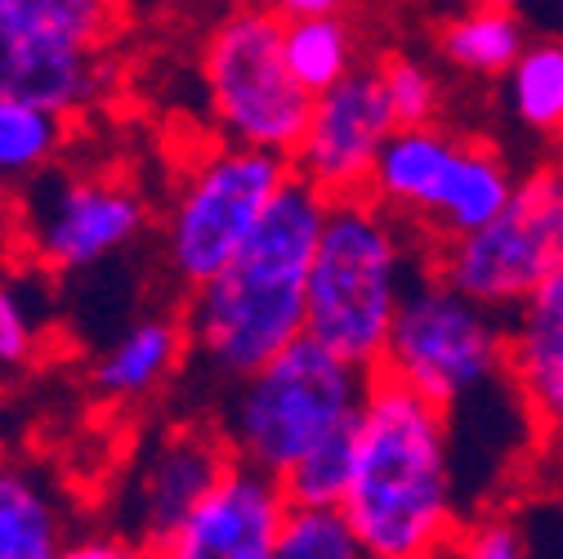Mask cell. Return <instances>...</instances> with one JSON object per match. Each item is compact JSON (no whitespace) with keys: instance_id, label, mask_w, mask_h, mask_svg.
Listing matches in <instances>:
<instances>
[{"instance_id":"cell-1","label":"cell","mask_w":563,"mask_h":559,"mask_svg":"<svg viewBox=\"0 0 563 559\" xmlns=\"http://www.w3.org/2000/svg\"><path fill=\"white\" fill-rule=\"evenodd\" d=\"M331 197L291 175L233 264L188 292L184 327L192 372L229 390L287 344L309 336V268Z\"/></svg>"},{"instance_id":"cell-2","label":"cell","mask_w":563,"mask_h":559,"mask_svg":"<svg viewBox=\"0 0 563 559\" xmlns=\"http://www.w3.org/2000/svg\"><path fill=\"white\" fill-rule=\"evenodd\" d=\"M340 511L372 559H448L465 524L452 412L376 372Z\"/></svg>"},{"instance_id":"cell-3","label":"cell","mask_w":563,"mask_h":559,"mask_svg":"<svg viewBox=\"0 0 563 559\" xmlns=\"http://www.w3.org/2000/svg\"><path fill=\"white\" fill-rule=\"evenodd\" d=\"M420 273L416 233L372 193L331 197L309 268V336L376 372Z\"/></svg>"},{"instance_id":"cell-4","label":"cell","mask_w":563,"mask_h":559,"mask_svg":"<svg viewBox=\"0 0 563 559\" xmlns=\"http://www.w3.org/2000/svg\"><path fill=\"white\" fill-rule=\"evenodd\" d=\"M372 376V368L300 336L277 359L220 390L210 421L229 439L238 465L282 479L305 452L358 430Z\"/></svg>"},{"instance_id":"cell-5","label":"cell","mask_w":563,"mask_h":559,"mask_svg":"<svg viewBox=\"0 0 563 559\" xmlns=\"http://www.w3.org/2000/svg\"><path fill=\"white\" fill-rule=\"evenodd\" d=\"M515 188L519 175L497 144L452 134L439 121L398 125L367 184V193L430 251L497 220Z\"/></svg>"},{"instance_id":"cell-6","label":"cell","mask_w":563,"mask_h":559,"mask_svg":"<svg viewBox=\"0 0 563 559\" xmlns=\"http://www.w3.org/2000/svg\"><path fill=\"white\" fill-rule=\"evenodd\" d=\"M282 23L287 19L264 0H246L220 14L201 36L197 77L216 139L296 157L309 130L313 95L291 77L282 54Z\"/></svg>"},{"instance_id":"cell-7","label":"cell","mask_w":563,"mask_h":559,"mask_svg":"<svg viewBox=\"0 0 563 559\" xmlns=\"http://www.w3.org/2000/svg\"><path fill=\"white\" fill-rule=\"evenodd\" d=\"M291 175V157L224 139L188 157L162 216V264L170 283L179 292H197L220 277Z\"/></svg>"},{"instance_id":"cell-8","label":"cell","mask_w":563,"mask_h":559,"mask_svg":"<svg viewBox=\"0 0 563 559\" xmlns=\"http://www.w3.org/2000/svg\"><path fill=\"white\" fill-rule=\"evenodd\" d=\"M376 372L443 403L448 412L510 381V322L426 268L411 283Z\"/></svg>"},{"instance_id":"cell-9","label":"cell","mask_w":563,"mask_h":559,"mask_svg":"<svg viewBox=\"0 0 563 559\" xmlns=\"http://www.w3.org/2000/svg\"><path fill=\"white\" fill-rule=\"evenodd\" d=\"M563 264V175L537 166L519 175L497 220L430 251V268L470 300L510 314Z\"/></svg>"},{"instance_id":"cell-10","label":"cell","mask_w":563,"mask_h":559,"mask_svg":"<svg viewBox=\"0 0 563 559\" xmlns=\"http://www.w3.org/2000/svg\"><path fill=\"white\" fill-rule=\"evenodd\" d=\"M153 229V206L117 171H63L32 184L23 206V246L36 268L86 273L125 255Z\"/></svg>"},{"instance_id":"cell-11","label":"cell","mask_w":563,"mask_h":559,"mask_svg":"<svg viewBox=\"0 0 563 559\" xmlns=\"http://www.w3.org/2000/svg\"><path fill=\"white\" fill-rule=\"evenodd\" d=\"M233 465L238 457L216 421L157 426L130 448L121 474L112 479L108 524L162 546L197 515V506L229 479Z\"/></svg>"},{"instance_id":"cell-12","label":"cell","mask_w":563,"mask_h":559,"mask_svg":"<svg viewBox=\"0 0 563 559\" xmlns=\"http://www.w3.org/2000/svg\"><path fill=\"white\" fill-rule=\"evenodd\" d=\"M398 130L394 108L385 99L376 63H363L354 77H344L327 95L313 99L309 130L291 157L296 175L322 188L327 197L367 193L372 171L389 134Z\"/></svg>"},{"instance_id":"cell-13","label":"cell","mask_w":563,"mask_h":559,"mask_svg":"<svg viewBox=\"0 0 563 559\" xmlns=\"http://www.w3.org/2000/svg\"><path fill=\"white\" fill-rule=\"evenodd\" d=\"M287 506L291 502L273 474L233 465L229 479L197 506V515L157 546V555L162 559H273Z\"/></svg>"},{"instance_id":"cell-14","label":"cell","mask_w":563,"mask_h":559,"mask_svg":"<svg viewBox=\"0 0 563 559\" xmlns=\"http://www.w3.org/2000/svg\"><path fill=\"white\" fill-rule=\"evenodd\" d=\"M112 90V63L103 50L67 45L19 32L0 19V95L32 99L63 117L90 112Z\"/></svg>"},{"instance_id":"cell-15","label":"cell","mask_w":563,"mask_h":559,"mask_svg":"<svg viewBox=\"0 0 563 559\" xmlns=\"http://www.w3.org/2000/svg\"><path fill=\"white\" fill-rule=\"evenodd\" d=\"M510 390L537 435L563 443V264L510 309Z\"/></svg>"},{"instance_id":"cell-16","label":"cell","mask_w":563,"mask_h":559,"mask_svg":"<svg viewBox=\"0 0 563 559\" xmlns=\"http://www.w3.org/2000/svg\"><path fill=\"white\" fill-rule=\"evenodd\" d=\"M184 368H192L184 314H139L90 363V394L108 407H139L175 385Z\"/></svg>"},{"instance_id":"cell-17","label":"cell","mask_w":563,"mask_h":559,"mask_svg":"<svg viewBox=\"0 0 563 559\" xmlns=\"http://www.w3.org/2000/svg\"><path fill=\"white\" fill-rule=\"evenodd\" d=\"M77 519V497L45 461L0 452V559H58Z\"/></svg>"},{"instance_id":"cell-18","label":"cell","mask_w":563,"mask_h":559,"mask_svg":"<svg viewBox=\"0 0 563 559\" xmlns=\"http://www.w3.org/2000/svg\"><path fill=\"white\" fill-rule=\"evenodd\" d=\"M282 54L291 77L318 99L363 67V36L349 14H305L282 23Z\"/></svg>"},{"instance_id":"cell-19","label":"cell","mask_w":563,"mask_h":559,"mask_svg":"<svg viewBox=\"0 0 563 559\" xmlns=\"http://www.w3.org/2000/svg\"><path fill=\"white\" fill-rule=\"evenodd\" d=\"M439 58L461 77H506L515 58L528 50V32L523 19L515 10H483L470 6L461 14H452L439 36H434Z\"/></svg>"},{"instance_id":"cell-20","label":"cell","mask_w":563,"mask_h":559,"mask_svg":"<svg viewBox=\"0 0 563 559\" xmlns=\"http://www.w3.org/2000/svg\"><path fill=\"white\" fill-rule=\"evenodd\" d=\"M510 117L550 144H563V36L528 41L515 67L501 77Z\"/></svg>"},{"instance_id":"cell-21","label":"cell","mask_w":563,"mask_h":559,"mask_svg":"<svg viewBox=\"0 0 563 559\" xmlns=\"http://www.w3.org/2000/svg\"><path fill=\"white\" fill-rule=\"evenodd\" d=\"M67 121L73 117L45 103L0 95V184L45 175L67 139Z\"/></svg>"},{"instance_id":"cell-22","label":"cell","mask_w":563,"mask_h":559,"mask_svg":"<svg viewBox=\"0 0 563 559\" xmlns=\"http://www.w3.org/2000/svg\"><path fill=\"white\" fill-rule=\"evenodd\" d=\"M0 19L32 36L108 50L121 28V0H0Z\"/></svg>"},{"instance_id":"cell-23","label":"cell","mask_w":563,"mask_h":559,"mask_svg":"<svg viewBox=\"0 0 563 559\" xmlns=\"http://www.w3.org/2000/svg\"><path fill=\"white\" fill-rule=\"evenodd\" d=\"M273 559H372L340 506H287Z\"/></svg>"},{"instance_id":"cell-24","label":"cell","mask_w":563,"mask_h":559,"mask_svg":"<svg viewBox=\"0 0 563 559\" xmlns=\"http://www.w3.org/2000/svg\"><path fill=\"white\" fill-rule=\"evenodd\" d=\"M41 309L23 277H0V390H10L41 363Z\"/></svg>"},{"instance_id":"cell-25","label":"cell","mask_w":563,"mask_h":559,"mask_svg":"<svg viewBox=\"0 0 563 559\" xmlns=\"http://www.w3.org/2000/svg\"><path fill=\"white\" fill-rule=\"evenodd\" d=\"M354 443H358V430L305 452L277 479L287 502L291 506H340L349 493V479H354Z\"/></svg>"},{"instance_id":"cell-26","label":"cell","mask_w":563,"mask_h":559,"mask_svg":"<svg viewBox=\"0 0 563 559\" xmlns=\"http://www.w3.org/2000/svg\"><path fill=\"white\" fill-rule=\"evenodd\" d=\"M376 73H380V86H385V99H389L398 125H430V121H439L443 86H439L430 63H420V58L394 50V54L376 58Z\"/></svg>"},{"instance_id":"cell-27","label":"cell","mask_w":563,"mask_h":559,"mask_svg":"<svg viewBox=\"0 0 563 559\" xmlns=\"http://www.w3.org/2000/svg\"><path fill=\"white\" fill-rule=\"evenodd\" d=\"M448 559H532V541L519 528V519L492 511L461 524Z\"/></svg>"},{"instance_id":"cell-28","label":"cell","mask_w":563,"mask_h":559,"mask_svg":"<svg viewBox=\"0 0 563 559\" xmlns=\"http://www.w3.org/2000/svg\"><path fill=\"white\" fill-rule=\"evenodd\" d=\"M58 559H162V555H157V546L103 524V528H81L73 541L63 546Z\"/></svg>"},{"instance_id":"cell-29","label":"cell","mask_w":563,"mask_h":559,"mask_svg":"<svg viewBox=\"0 0 563 559\" xmlns=\"http://www.w3.org/2000/svg\"><path fill=\"white\" fill-rule=\"evenodd\" d=\"M282 19H305V14H344L349 0H264Z\"/></svg>"},{"instance_id":"cell-30","label":"cell","mask_w":563,"mask_h":559,"mask_svg":"<svg viewBox=\"0 0 563 559\" xmlns=\"http://www.w3.org/2000/svg\"><path fill=\"white\" fill-rule=\"evenodd\" d=\"M470 6H483V10H519L523 0H470Z\"/></svg>"},{"instance_id":"cell-31","label":"cell","mask_w":563,"mask_h":559,"mask_svg":"<svg viewBox=\"0 0 563 559\" xmlns=\"http://www.w3.org/2000/svg\"><path fill=\"white\" fill-rule=\"evenodd\" d=\"M554 166H559V175H563V144H559V157H554Z\"/></svg>"},{"instance_id":"cell-32","label":"cell","mask_w":563,"mask_h":559,"mask_svg":"<svg viewBox=\"0 0 563 559\" xmlns=\"http://www.w3.org/2000/svg\"><path fill=\"white\" fill-rule=\"evenodd\" d=\"M0 452H5V443H0Z\"/></svg>"}]
</instances>
